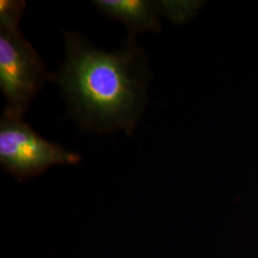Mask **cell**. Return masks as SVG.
Instances as JSON below:
<instances>
[{
  "instance_id": "5",
  "label": "cell",
  "mask_w": 258,
  "mask_h": 258,
  "mask_svg": "<svg viewBox=\"0 0 258 258\" xmlns=\"http://www.w3.org/2000/svg\"><path fill=\"white\" fill-rule=\"evenodd\" d=\"M160 14L165 15L168 19L182 22L188 19L189 15L196 11V4L183 3V2H171V1H157Z\"/></svg>"
},
{
  "instance_id": "1",
  "label": "cell",
  "mask_w": 258,
  "mask_h": 258,
  "mask_svg": "<svg viewBox=\"0 0 258 258\" xmlns=\"http://www.w3.org/2000/svg\"><path fill=\"white\" fill-rule=\"evenodd\" d=\"M65 59L55 80L68 115L82 132L122 130L132 135L148 102L152 72L134 37L109 52L75 32H64Z\"/></svg>"
},
{
  "instance_id": "3",
  "label": "cell",
  "mask_w": 258,
  "mask_h": 258,
  "mask_svg": "<svg viewBox=\"0 0 258 258\" xmlns=\"http://www.w3.org/2000/svg\"><path fill=\"white\" fill-rule=\"evenodd\" d=\"M82 157L47 141L26 123L2 114L0 120V165L19 182L44 173L55 166L79 165Z\"/></svg>"
},
{
  "instance_id": "2",
  "label": "cell",
  "mask_w": 258,
  "mask_h": 258,
  "mask_svg": "<svg viewBox=\"0 0 258 258\" xmlns=\"http://www.w3.org/2000/svg\"><path fill=\"white\" fill-rule=\"evenodd\" d=\"M26 6L23 0L0 1V88L6 101L3 114L15 119H23L44 83L55 80L19 28Z\"/></svg>"
},
{
  "instance_id": "4",
  "label": "cell",
  "mask_w": 258,
  "mask_h": 258,
  "mask_svg": "<svg viewBox=\"0 0 258 258\" xmlns=\"http://www.w3.org/2000/svg\"><path fill=\"white\" fill-rule=\"evenodd\" d=\"M93 5L108 19L123 23L128 36L148 31L160 33V11L157 1L150 0H95Z\"/></svg>"
}]
</instances>
